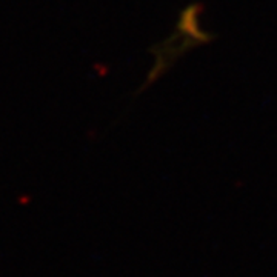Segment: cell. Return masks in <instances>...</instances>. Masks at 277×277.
Returning a JSON list of instances; mask_svg holds the SVG:
<instances>
[{"label":"cell","instance_id":"6da1fadb","mask_svg":"<svg viewBox=\"0 0 277 277\" xmlns=\"http://www.w3.org/2000/svg\"><path fill=\"white\" fill-rule=\"evenodd\" d=\"M199 16H200L199 5H189L180 14V20L177 23V30L174 31V36H170L166 40H163L162 43H159L151 49L156 57V62L153 68L148 71L142 90H147L156 80H159L176 63L179 57H182L186 51H189V48L210 42V36L199 28Z\"/></svg>","mask_w":277,"mask_h":277}]
</instances>
